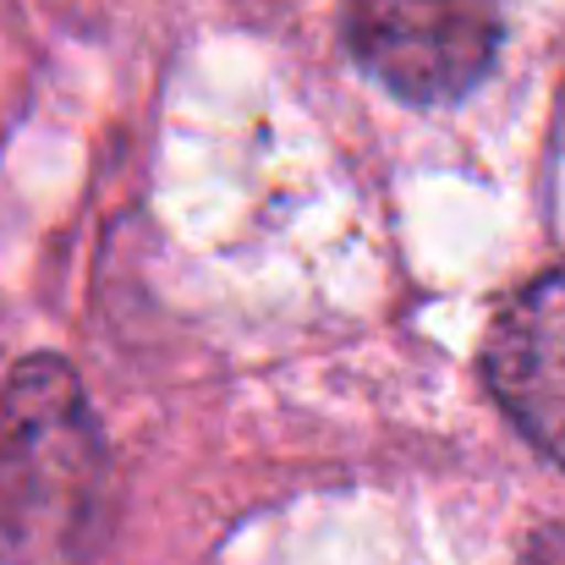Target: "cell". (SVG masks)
I'll return each mask as SVG.
<instances>
[{
	"label": "cell",
	"mask_w": 565,
	"mask_h": 565,
	"mask_svg": "<svg viewBox=\"0 0 565 565\" xmlns=\"http://www.w3.org/2000/svg\"><path fill=\"white\" fill-rule=\"evenodd\" d=\"M105 516V439L61 358H28L0 401V561L83 565Z\"/></svg>",
	"instance_id": "obj_1"
},
{
	"label": "cell",
	"mask_w": 565,
	"mask_h": 565,
	"mask_svg": "<svg viewBox=\"0 0 565 565\" xmlns=\"http://www.w3.org/2000/svg\"><path fill=\"white\" fill-rule=\"evenodd\" d=\"M347 44L395 99H461L494 66L500 0H352Z\"/></svg>",
	"instance_id": "obj_2"
},
{
	"label": "cell",
	"mask_w": 565,
	"mask_h": 565,
	"mask_svg": "<svg viewBox=\"0 0 565 565\" xmlns=\"http://www.w3.org/2000/svg\"><path fill=\"white\" fill-rule=\"evenodd\" d=\"M483 379L505 417L565 467V264L505 297L483 341Z\"/></svg>",
	"instance_id": "obj_3"
},
{
	"label": "cell",
	"mask_w": 565,
	"mask_h": 565,
	"mask_svg": "<svg viewBox=\"0 0 565 565\" xmlns=\"http://www.w3.org/2000/svg\"><path fill=\"white\" fill-rule=\"evenodd\" d=\"M527 565H565V533H550V539L527 555Z\"/></svg>",
	"instance_id": "obj_4"
}]
</instances>
